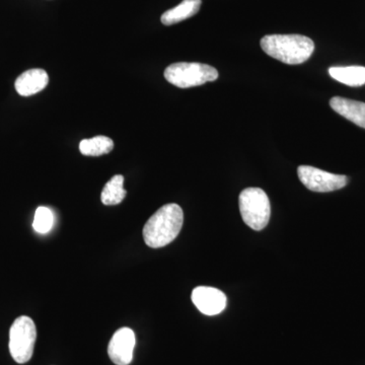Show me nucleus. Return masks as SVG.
<instances>
[{
    "label": "nucleus",
    "mask_w": 365,
    "mask_h": 365,
    "mask_svg": "<svg viewBox=\"0 0 365 365\" xmlns=\"http://www.w3.org/2000/svg\"><path fill=\"white\" fill-rule=\"evenodd\" d=\"M182 222L184 213L181 206L176 203L165 204L144 225V242L150 248H163L176 239Z\"/></svg>",
    "instance_id": "obj_1"
},
{
    "label": "nucleus",
    "mask_w": 365,
    "mask_h": 365,
    "mask_svg": "<svg viewBox=\"0 0 365 365\" xmlns=\"http://www.w3.org/2000/svg\"><path fill=\"white\" fill-rule=\"evenodd\" d=\"M329 74L336 81L349 86H361L365 85V67L347 66L331 67Z\"/></svg>",
    "instance_id": "obj_12"
},
{
    "label": "nucleus",
    "mask_w": 365,
    "mask_h": 365,
    "mask_svg": "<svg viewBox=\"0 0 365 365\" xmlns=\"http://www.w3.org/2000/svg\"><path fill=\"white\" fill-rule=\"evenodd\" d=\"M135 343V334L130 328L119 329L108 346L110 359L116 365L130 364Z\"/></svg>",
    "instance_id": "obj_7"
},
{
    "label": "nucleus",
    "mask_w": 365,
    "mask_h": 365,
    "mask_svg": "<svg viewBox=\"0 0 365 365\" xmlns=\"http://www.w3.org/2000/svg\"><path fill=\"white\" fill-rule=\"evenodd\" d=\"M297 174L300 182L307 189L319 193H327L344 188L348 182V178L346 176L331 174L309 165H300L297 169Z\"/></svg>",
    "instance_id": "obj_6"
},
{
    "label": "nucleus",
    "mask_w": 365,
    "mask_h": 365,
    "mask_svg": "<svg viewBox=\"0 0 365 365\" xmlns=\"http://www.w3.org/2000/svg\"><path fill=\"white\" fill-rule=\"evenodd\" d=\"M240 211L242 220L255 230H262L270 220V201L267 194L260 188H247L239 197Z\"/></svg>",
    "instance_id": "obj_4"
},
{
    "label": "nucleus",
    "mask_w": 365,
    "mask_h": 365,
    "mask_svg": "<svg viewBox=\"0 0 365 365\" xmlns=\"http://www.w3.org/2000/svg\"><path fill=\"white\" fill-rule=\"evenodd\" d=\"M54 222V216L49 208L41 206L37 208L34 218L33 227L39 234L45 235L51 230Z\"/></svg>",
    "instance_id": "obj_15"
},
{
    "label": "nucleus",
    "mask_w": 365,
    "mask_h": 365,
    "mask_svg": "<svg viewBox=\"0 0 365 365\" xmlns=\"http://www.w3.org/2000/svg\"><path fill=\"white\" fill-rule=\"evenodd\" d=\"M201 4H202L201 0H182L179 6L163 14L160 21L165 26L181 23V21L195 16L200 9Z\"/></svg>",
    "instance_id": "obj_11"
},
{
    "label": "nucleus",
    "mask_w": 365,
    "mask_h": 365,
    "mask_svg": "<svg viewBox=\"0 0 365 365\" xmlns=\"http://www.w3.org/2000/svg\"><path fill=\"white\" fill-rule=\"evenodd\" d=\"M192 302L197 309L206 316H215L222 313L227 307V297L213 287H199L192 292Z\"/></svg>",
    "instance_id": "obj_8"
},
{
    "label": "nucleus",
    "mask_w": 365,
    "mask_h": 365,
    "mask_svg": "<svg viewBox=\"0 0 365 365\" xmlns=\"http://www.w3.org/2000/svg\"><path fill=\"white\" fill-rule=\"evenodd\" d=\"M218 71L215 67L203 63L179 62L170 64L165 71V78L180 88H193L215 81Z\"/></svg>",
    "instance_id": "obj_3"
},
{
    "label": "nucleus",
    "mask_w": 365,
    "mask_h": 365,
    "mask_svg": "<svg viewBox=\"0 0 365 365\" xmlns=\"http://www.w3.org/2000/svg\"><path fill=\"white\" fill-rule=\"evenodd\" d=\"M126 194V190L124 189V177L116 175L105 185L101 200L105 205H118L124 200Z\"/></svg>",
    "instance_id": "obj_14"
},
{
    "label": "nucleus",
    "mask_w": 365,
    "mask_h": 365,
    "mask_svg": "<svg viewBox=\"0 0 365 365\" xmlns=\"http://www.w3.org/2000/svg\"><path fill=\"white\" fill-rule=\"evenodd\" d=\"M37 339V329L30 317L21 316L9 330V352L14 361L26 364L32 359Z\"/></svg>",
    "instance_id": "obj_5"
},
{
    "label": "nucleus",
    "mask_w": 365,
    "mask_h": 365,
    "mask_svg": "<svg viewBox=\"0 0 365 365\" xmlns=\"http://www.w3.org/2000/svg\"><path fill=\"white\" fill-rule=\"evenodd\" d=\"M261 47L269 56L289 66L302 64L314 53L313 40L302 35H269L262 38Z\"/></svg>",
    "instance_id": "obj_2"
},
{
    "label": "nucleus",
    "mask_w": 365,
    "mask_h": 365,
    "mask_svg": "<svg viewBox=\"0 0 365 365\" xmlns=\"http://www.w3.org/2000/svg\"><path fill=\"white\" fill-rule=\"evenodd\" d=\"M330 106L334 111L341 116L365 129V103L349 100V98L334 97L331 98Z\"/></svg>",
    "instance_id": "obj_10"
},
{
    "label": "nucleus",
    "mask_w": 365,
    "mask_h": 365,
    "mask_svg": "<svg viewBox=\"0 0 365 365\" xmlns=\"http://www.w3.org/2000/svg\"><path fill=\"white\" fill-rule=\"evenodd\" d=\"M49 83V76L44 69L33 68L21 73L16 78V91L21 97H30L44 90Z\"/></svg>",
    "instance_id": "obj_9"
},
{
    "label": "nucleus",
    "mask_w": 365,
    "mask_h": 365,
    "mask_svg": "<svg viewBox=\"0 0 365 365\" xmlns=\"http://www.w3.org/2000/svg\"><path fill=\"white\" fill-rule=\"evenodd\" d=\"M114 148V141L110 137L95 136L91 139H83L79 143V150L86 157H100L111 153Z\"/></svg>",
    "instance_id": "obj_13"
}]
</instances>
